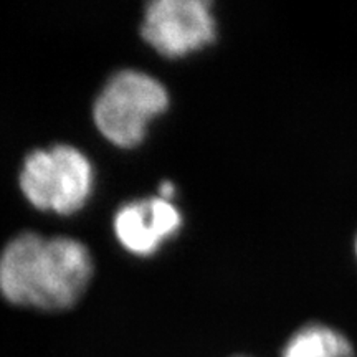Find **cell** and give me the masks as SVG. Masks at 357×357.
<instances>
[{
	"instance_id": "ba28073f",
	"label": "cell",
	"mask_w": 357,
	"mask_h": 357,
	"mask_svg": "<svg viewBox=\"0 0 357 357\" xmlns=\"http://www.w3.org/2000/svg\"><path fill=\"white\" fill-rule=\"evenodd\" d=\"M356 255H357V238H356Z\"/></svg>"
},
{
	"instance_id": "5b68a950",
	"label": "cell",
	"mask_w": 357,
	"mask_h": 357,
	"mask_svg": "<svg viewBox=\"0 0 357 357\" xmlns=\"http://www.w3.org/2000/svg\"><path fill=\"white\" fill-rule=\"evenodd\" d=\"M182 215L171 200L149 197L123 205L114 215V234L119 243L134 255L158 252L166 240L177 234Z\"/></svg>"
},
{
	"instance_id": "52a82bcc",
	"label": "cell",
	"mask_w": 357,
	"mask_h": 357,
	"mask_svg": "<svg viewBox=\"0 0 357 357\" xmlns=\"http://www.w3.org/2000/svg\"><path fill=\"white\" fill-rule=\"evenodd\" d=\"M174 194H176V185L172 184V182H162L159 187V197L166 199V200H171L174 197Z\"/></svg>"
},
{
	"instance_id": "8992f818",
	"label": "cell",
	"mask_w": 357,
	"mask_h": 357,
	"mask_svg": "<svg viewBox=\"0 0 357 357\" xmlns=\"http://www.w3.org/2000/svg\"><path fill=\"white\" fill-rule=\"evenodd\" d=\"M281 357H356L344 334L324 324H307L289 337Z\"/></svg>"
},
{
	"instance_id": "277c9868",
	"label": "cell",
	"mask_w": 357,
	"mask_h": 357,
	"mask_svg": "<svg viewBox=\"0 0 357 357\" xmlns=\"http://www.w3.org/2000/svg\"><path fill=\"white\" fill-rule=\"evenodd\" d=\"M211 7L207 0H155L146 8L142 38L169 58L197 52L215 40Z\"/></svg>"
},
{
	"instance_id": "6da1fadb",
	"label": "cell",
	"mask_w": 357,
	"mask_h": 357,
	"mask_svg": "<svg viewBox=\"0 0 357 357\" xmlns=\"http://www.w3.org/2000/svg\"><path fill=\"white\" fill-rule=\"evenodd\" d=\"M93 275L89 250L70 236L26 231L0 255V293L12 305L60 311L79 300Z\"/></svg>"
},
{
	"instance_id": "3957f363",
	"label": "cell",
	"mask_w": 357,
	"mask_h": 357,
	"mask_svg": "<svg viewBox=\"0 0 357 357\" xmlns=\"http://www.w3.org/2000/svg\"><path fill=\"white\" fill-rule=\"evenodd\" d=\"M20 189L33 207L68 215L79 211L93 190V166L77 147L58 144L26 155Z\"/></svg>"
},
{
	"instance_id": "7a4b0ae2",
	"label": "cell",
	"mask_w": 357,
	"mask_h": 357,
	"mask_svg": "<svg viewBox=\"0 0 357 357\" xmlns=\"http://www.w3.org/2000/svg\"><path fill=\"white\" fill-rule=\"evenodd\" d=\"M169 106L166 88L142 71L124 70L109 79L95 102V123L102 136L119 147L144 139L147 124Z\"/></svg>"
}]
</instances>
